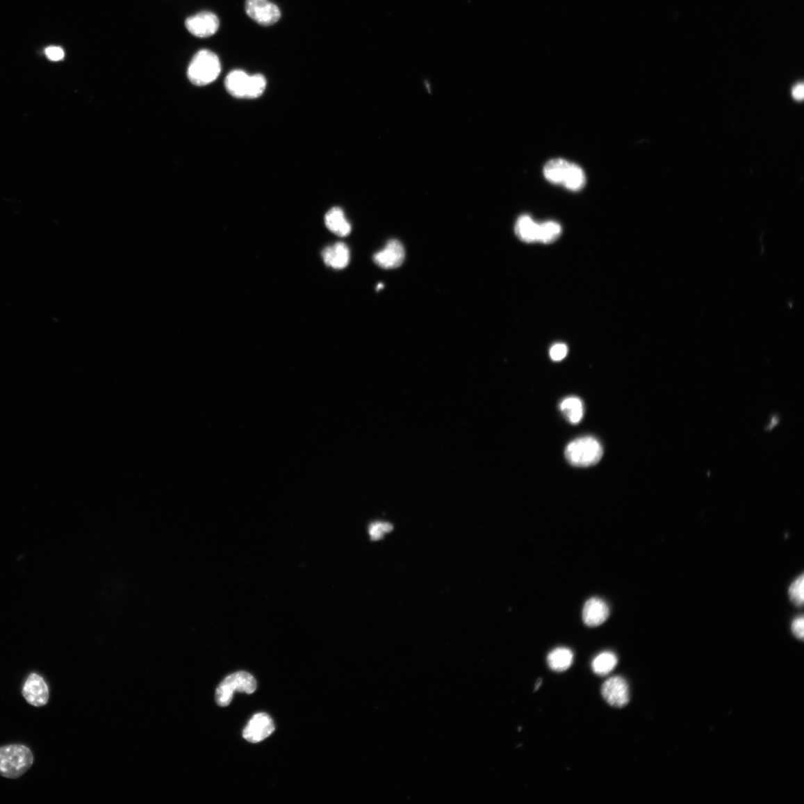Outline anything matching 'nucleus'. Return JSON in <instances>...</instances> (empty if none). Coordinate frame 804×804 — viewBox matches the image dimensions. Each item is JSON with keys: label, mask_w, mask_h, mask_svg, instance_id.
I'll list each match as a JSON object with an SVG mask.
<instances>
[{"label": "nucleus", "mask_w": 804, "mask_h": 804, "mask_svg": "<svg viewBox=\"0 0 804 804\" xmlns=\"http://www.w3.org/2000/svg\"><path fill=\"white\" fill-rule=\"evenodd\" d=\"M609 608L607 602L597 598L589 600L584 605L582 618L589 626H598L609 618Z\"/></svg>", "instance_id": "obj_11"}, {"label": "nucleus", "mask_w": 804, "mask_h": 804, "mask_svg": "<svg viewBox=\"0 0 804 804\" xmlns=\"http://www.w3.org/2000/svg\"><path fill=\"white\" fill-rule=\"evenodd\" d=\"M568 352V347L566 344L557 343L551 347L550 356L552 361H560L566 357Z\"/></svg>", "instance_id": "obj_23"}, {"label": "nucleus", "mask_w": 804, "mask_h": 804, "mask_svg": "<svg viewBox=\"0 0 804 804\" xmlns=\"http://www.w3.org/2000/svg\"><path fill=\"white\" fill-rule=\"evenodd\" d=\"M47 58L54 61H58L65 58V51L59 47H49L45 50Z\"/></svg>", "instance_id": "obj_26"}, {"label": "nucleus", "mask_w": 804, "mask_h": 804, "mask_svg": "<svg viewBox=\"0 0 804 804\" xmlns=\"http://www.w3.org/2000/svg\"><path fill=\"white\" fill-rule=\"evenodd\" d=\"M572 163L557 158L548 161L544 167L547 181L553 184L564 185Z\"/></svg>", "instance_id": "obj_15"}, {"label": "nucleus", "mask_w": 804, "mask_h": 804, "mask_svg": "<svg viewBox=\"0 0 804 804\" xmlns=\"http://www.w3.org/2000/svg\"><path fill=\"white\" fill-rule=\"evenodd\" d=\"M561 233V226L555 222L539 224L538 242L544 244L555 243Z\"/></svg>", "instance_id": "obj_21"}, {"label": "nucleus", "mask_w": 804, "mask_h": 804, "mask_svg": "<svg viewBox=\"0 0 804 804\" xmlns=\"http://www.w3.org/2000/svg\"><path fill=\"white\" fill-rule=\"evenodd\" d=\"M618 663V657L614 653L605 651L594 657L591 666L595 674L605 676L612 673Z\"/></svg>", "instance_id": "obj_19"}, {"label": "nucleus", "mask_w": 804, "mask_h": 804, "mask_svg": "<svg viewBox=\"0 0 804 804\" xmlns=\"http://www.w3.org/2000/svg\"><path fill=\"white\" fill-rule=\"evenodd\" d=\"M34 757L31 750L20 744L0 747V776L17 779L33 766Z\"/></svg>", "instance_id": "obj_1"}, {"label": "nucleus", "mask_w": 804, "mask_h": 804, "mask_svg": "<svg viewBox=\"0 0 804 804\" xmlns=\"http://www.w3.org/2000/svg\"><path fill=\"white\" fill-rule=\"evenodd\" d=\"M22 694L31 705L42 707L48 703L49 698L48 685L44 678L37 673L28 675L24 685Z\"/></svg>", "instance_id": "obj_8"}, {"label": "nucleus", "mask_w": 804, "mask_h": 804, "mask_svg": "<svg viewBox=\"0 0 804 804\" xmlns=\"http://www.w3.org/2000/svg\"><path fill=\"white\" fill-rule=\"evenodd\" d=\"M256 690L254 677L247 672H237L225 678L217 688L215 700L219 706L227 707L232 702L234 692L252 694Z\"/></svg>", "instance_id": "obj_4"}, {"label": "nucleus", "mask_w": 804, "mask_h": 804, "mask_svg": "<svg viewBox=\"0 0 804 804\" xmlns=\"http://www.w3.org/2000/svg\"><path fill=\"white\" fill-rule=\"evenodd\" d=\"M573 661L572 651L566 647H559L551 651L548 656V663L553 671L565 672L571 666Z\"/></svg>", "instance_id": "obj_17"}, {"label": "nucleus", "mask_w": 804, "mask_h": 804, "mask_svg": "<svg viewBox=\"0 0 804 804\" xmlns=\"http://www.w3.org/2000/svg\"><path fill=\"white\" fill-rule=\"evenodd\" d=\"M220 26L218 17L211 12H203L188 18L186 27L191 34L198 38H208L217 33Z\"/></svg>", "instance_id": "obj_9"}, {"label": "nucleus", "mask_w": 804, "mask_h": 804, "mask_svg": "<svg viewBox=\"0 0 804 804\" xmlns=\"http://www.w3.org/2000/svg\"><path fill=\"white\" fill-rule=\"evenodd\" d=\"M804 577L803 574L791 584L789 588V597L791 602L796 607H802L804 601Z\"/></svg>", "instance_id": "obj_22"}, {"label": "nucleus", "mask_w": 804, "mask_h": 804, "mask_svg": "<svg viewBox=\"0 0 804 804\" xmlns=\"http://www.w3.org/2000/svg\"><path fill=\"white\" fill-rule=\"evenodd\" d=\"M539 224L532 220L527 215H521L516 224L515 231L518 237L527 243L538 242Z\"/></svg>", "instance_id": "obj_16"}, {"label": "nucleus", "mask_w": 804, "mask_h": 804, "mask_svg": "<svg viewBox=\"0 0 804 804\" xmlns=\"http://www.w3.org/2000/svg\"><path fill=\"white\" fill-rule=\"evenodd\" d=\"M383 286H383L382 284H379V285L378 286L377 290H380V289H382V288H383Z\"/></svg>", "instance_id": "obj_29"}, {"label": "nucleus", "mask_w": 804, "mask_h": 804, "mask_svg": "<svg viewBox=\"0 0 804 804\" xmlns=\"http://www.w3.org/2000/svg\"><path fill=\"white\" fill-rule=\"evenodd\" d=\"M404 259V247L396 239L390 240L385 247L373 256L374 263L384 269L400 267L403 264Z\"/></svg>", "instance_id": "obj_10"}, {"label": "nucleus", "mask_w": 804, "mask_h": 804, "mask_svg": "<svg viewBox=\"0 0 804 804\" xmlns=\"http://www.w3.org/2000/svg\"><path fill=\"white\" fill-rule=\"evenodd\" d=\"M247 15L259 25L268 26L278 22L280 9L269 0H246Z\"/></svg>", "instance_id": "obj_5"}, {"label": "nucleus", "mask_w": 804, "mask_h": 804, "mask_svg": "<svg viewBox=\"0 0 804 804\" xmlns=\"http://www.w3.org/2000/svg\"><path fill=\"white\" fill-rule=\"evenodd\" d=\"M274 730L272 719L266 714L260 713L249 720L244 730L243 737L249 743L258 744L272 735Z\"/></svg>", "instance_id": "obj_7"}, {"label": "nucleus", "mask_w": 804, "mask_h": 804, "mask_svg": "<svg viewBox=\"0 0 804 804\" xmlns=\"http://www.w3.org/2000/svg\"><path fill=\"white\" fill-rule=\"evenodd\" d=\"M250 77L252 76L243 70L236 69L229 72L225 79L227 90L236 98L247 99Z\"/></svg>", "instance_id": "obj_12"}, {"label": "nucleus", "mask_w": 804, "mask_h": 804, "mask_svg": "<svg viewBox=\"0 0 804 804\" xmlns=\"http://www.w3.org/2000/svg\"><path fill=\"white\" fill-rule=\"evenodd\" d=\"M603 455V448L596 438L584 436L571 442L566 449L567 461L573 466L586 468L597 465Z\"/></svg>", "instance_id": "obj_3"}, {"label": "nucleus", "mask_w": 804, "mask_h": 804, "mask_svg": "<svg viewBox=\"0 0 804 804\" xmlns=\"http://www.w3.org/2000/svg\"><path fill=\"white\" fill-rule=\"evenodd\" d=\"M392 529V526L388 524L375 523L370 527V535L374 540L380 539L385 532H388Z\"/></svg>", "instance_id": "obj_24"}, {"label": "nucleus", "mask_w": 804, "mask_h": 804, "mask_svg": "<svg viewBox=\"0 0 804 804\" xmlns=\"http://www.w3.org/2000/svg\"><path fill=\"white\" fill-rule=\"evenodd\" d=\"M322 256L327 265L335 269L345 268L350 261V249L345 244L341 243L323 249Z\"/></svg>", "instance_id": "obj_13"}, {"label": "nucleus", "mask_w": 804, "mask_h": 804, "mask_svg": "<svg viewBox=\"0 0 804 804\" xmlns=\"http://www.w3.org/2000/svg\"><path fill=\"white\" fill-rule=\"evenodd\" d=\"M601 693L605 700L614 707H623L630 700L629 684L621 676H614L605 681Z\"/></svg>", "instance_id": "obj_6"}, {"label": "nucleus", "mask_w": 804, "mask_h": 804, "mask_svg": "<svg viewBox=\"0 0 804 804\" xmlns=\"http://www.w3.org/2000/svg\"><path fill=\"white\" fill-rule=\"evenodd\" d=\"M222 70L221 62L213 51L202 49L192 58L187 76L193 85L205 86L215 81Z\"/></svg>", "instance_id": "obj_2"}, {"label": "nucleus", "mask_w": 804, "mask_h": 804, "mask_svg": "<svg viewBox=\"0 0 804 804\" xmlns=\"http://www.w3.org/2000/svg\"><path fill=\"white\" fill-rule=\"evenodd\" d=\"M586 175H584L580 167L576 164L571 163L566 180L563 186L568 190L580 191L582 189L584 184H586Z\"/></svg>", "instance_id": "obj_20"}, {"label": "nucleus", "mask_w": 804, "mask_h": 804, "mask_svg": "<svg viewBox=\"0 0 804 804\" xmlns=\"http://www.w3.org/2000/svg\"><path fill=\"white\" fill-rule=\"evenodd\" d=\"M325 223L331 233L340 237H346L351 233V224L341 208H331L325 216Z\"/></svg>", "instance_id": "obj_14"}, {"label": "nucleus", "mask_w": 804, "mask_h": 804, "mask_svg": "<svg viewBox=\"0 0 804 804\" xmlns=\"http://www.w3.org/2000/svg\"><path fill=\"white\" fill-rule=\"evenodd\" d=\"M560 411L566 419L573 425L581 422L584 415L583 403L575 396H571L560 403Z\"/></svg>", "instance_id": "obj_18"}, {"label": "nucleus", "mask_w": 804, "mask_h": 804, "mask_svg": "<svg viewBox=\"0 0 804 804\" xmlns=\"http://www.w3.org/2000/svg\"><path fill=\"white\" fill-rule=\"evenodd\" d=\"M792 97L797 101H802L804 97V88L803 83H798L791 91Z\"/></svg>", "instance_id": "obj_27"}, {"label": "nucleus", "mask_w": 804, "mask_h": 804, "mask_svg": "<svg viewBox=\"0 0 804 804\" xmlns=\"http://www.w3.org/2000/svg\"><path fill=\"white\" fill-rule=\"evenodd\" d=\"M541 684H542V680H539V682L536 684V686L535 688V691L539 690V688L541 687Z\"/></svg>", "instance_id": "obj_28"}, {"label": "nucleus", "mask_w": 804, "mask_h": 804, "mask_svg": "<svg viewBox=\"0 0 804 804\" xmlns=\"http://www.w3.org/2000/svg\"><path fill=\"white\" fill-rule=\"evenodd\" d=\"M803 626H804V621H803V618L802 617V616H801V617L796 618L791 623V632H792L793 634H794L796 637V638L798 639H801V640L803 639V635H804Z\"/></svg>", "instance_id": "obj_25"}]
</instances>
